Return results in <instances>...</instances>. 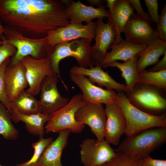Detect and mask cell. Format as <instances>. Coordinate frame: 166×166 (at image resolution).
I'll use <instances>...</instances> for the list:
<instances>
[{"label":"cell","instance_id":"obj_34","mask_svg":"<svg viewBox=\"0 0 166 166\" xmlns=\"http://www.w3.org/2000/svg\"><path fill=\"white\" fill-rule=\"evenodd\" d=\"M144 2L152 22L156 23L160 17L158 11V4L157 0H144Z\"/></svg>","mask_w":166,"mask_h":166},{"label":"cell","instance_id":"obj_26","mask_svg":"<svg viewBox=\"0 0 166 166\" xmlns=\"http://www.w3.org/2000/svg\"><path fill=\"white\" fill-rule=\"evenodd\" d=\"M138 58V56L136 55L123 63L114 61L104 65L102 68L112 67L118 69L121 72L122 76L125 80L128 92L132 90L135 84L138 83V73L136 69Z\"/></svg>","mask_w":166,"mask_h":166},{"label":"cell","instance_id":"obj_31","mask_svg":"<svg viewBox=\"0 0 166 166\" xmlns=\"http://www.w3.org/2000/svg\"><path fill=\"white\" fill-rule=\"evenodd\" d=\"M10 57L7 58L0 66V102L10 112V102L6 95L4 81V73L6 68L9 63Z\"/></svg>","mask_w":166,"mask_h":166},{"label":"cell","instance_id":"obj_21","mask_svg":"<svg viewBox=\"0 0 166 166\" xmlns=\"http://www.w3.org/2000/svg\"><path fill=\"white\" fill-rule=\"evenodd\" d=\"M70 132L67 129L59 133L57 138L45 149L38 163V166H63L61 158L64 149L68 144Z\"/></svg>","mask_w":166,"mask_h":166},{"label":"cell","instance_id":"obj_25","mask_svg":"<svg viewBox=\"0 0 166 166\" xmlns=\"http://www.w3.org/2000/svg\"><path fill=\"white\" fill-rule=\"evenodd\" d=\"M34 96L24 90L10 102V113L15 110L24 114L42 113V109L39 101Z\"/></svg>","mask_w":166,"mask_h":166},{"label":"cell","instance_id":"obj_30","mask_svg":"<svg viewBox=\"0 0 166 166\" xmlns=\"http://www.w3.org/2000/svg\"><path fill=\"white\" fill-rule=\"evenodd\" d=\"M143 159L117 153L114 158L101 166H143Z\"/></svg>","mask_w":166,"mask_h":166},{"label":"cell","instance_id":"obj_9","mask_svg":"<svg viewBox=\"0 0 166 166\" xmlns=\"http://www.w3.org/2000/svg\"><path fill=\"white\" fill-rule=\"evenodd\" d=\"M122 33L124 40L141 45L148 46L159 38L157 29L134 12L129 17Z\"/></svg>","mask_w":166,"mask_h":166},{"label":"cell","instance_id":"obj_8","mask_svg":"<svg viewBox=\"0 0 166 166\" xmlns=\"http://www.w3.org/2000/svg\"><path fill=\"white\" fill-rule=\"evenodd\" d=\"M81 161L84 166H101L109 161L117 152L104 139L86 138L80 145Z\"/></svg>","mask_w":166,"mask_h":166},{"label":"cell","instance_id":"obj_29","mask_svg":"<svg viewBox=\"0 0 166 166\" xmlns=\"http://www.w3.org/2000/svg\"><path fill=\"white\" fill-rule=\"evenodd\" d=\"M53 140L51 137L45 138L39 137L38 140L32 144L31 147L34 149L33 154L28 161L16 166H38V161L45 148Z\"/></svg>","mask_w":166,"mask_h":166},{"label":"cell","instance_id":"obj_16","mask_svg":"<svg viewBox=\"0 0 166 166\" xmlns=\"http://www.w3.org/2000/svg\"><path fill=\"white\" fill-rule=\"evenodd\" d=\"M96 23L95 43L91 46V57L94 65L101 66L107 50L114 42L117 36L110 25L105 23L103 19H98Z\"/></svg>","mask_w":166,"mask_h":166},{"label":"cell","instance_id":"obj_18","mask_svg":"<svg viewBox=\"0 0 166 166\" xmlns=\"http://www.w3.org/2000/svg\"><path fill=\"white\" fill-rule=\"evenodd\" d=\"M105 5L98 8L84 5L79 0L77 2L71 0L66 6V12L70 22L82 23L85 22L88 24L93 20L107 18L108 10Z\"/></svg>","mask_w":166,"mask_h":166},{"label":"cell","instance_id":"obj_24","mask_svg":"<svg viewBox=\"0 0 166 166\" xmlns=\"http://www.w3.org/2000/svg\"><path fill=\"white\" fill-rule=\"evenodd\" d=\"M166 52V42L159 39L140 52L137 55L138 73L145 69L150 65L156 64L159 58Z\"/></svg>","mask_w":166,"mask_h":166},{"label":"cell","instance_id":"obj_3","mask_svg":"<svg viewBox=\"0 0 166 166\" xmlns=\"http://www.w3.org/2000/svg\"><path fill=\"white\" fill-rule=\"evenodd\" d=\"M115 101L125 118L126 128L124 134L127 136L150 128L166 127L165 113L154 115L141 110L129 102L124 92H117Z\"/></svg>","mask_w":166,"mask_h":166},{"label":"cell","instance_id":"obj_10","mask_svg":"<svg viewBox=\"0 0 166 166\" xmlns=\"http://www.w3.org/2000/svg\"><path fill=\"white\" fill-rule=\"evenodd\" d=\"M75 118L79 123L89 126L97 140L105 139L106 117L103 104L86 103L77 109Z\"/></svg>","mask_w":166,"mask_h":166},{"label":"cell","instance_id":"obj_39","mask_svg":"<svg viewBox=\"0 0 166 166\" xmlns=\"http://www.w3.org/2000/svg\"><path fill=\"white\" fill-rule=\"evenodd\" d=\"M117 0H106V7L109 8V10H111L113 8Z\"/></svg>","mask_w":166,"mask_h":166},{"label":"cell","instance_id":"obj_32","mask_svg":"<svg viewBox=\"0 0 166 166\" xmlns=\"http://www.w3.org/2000/svg\"><path fill=\"white\" fill-rule=\"evenodd\" d=\"M17 51L16 47L6 41L3 35L2 43L0 45V66L7 58L13 56Z\"/></svg>","mask_w":166,"mask_h":166},{"label":"cell","instance_id":"obj_22","mask_svg":"<svg viewBox=\"0 0 166 166\" xmlns=\"http://www.w3.org/2000/svg\"><path fill=\"white\" fill-rule=\"evenodd\" d=\"M147 46L141 45L123 40L117 43H113L109 49L111 50L107 52L101 66L104 65L114 61L118 60L127 61Z\"/></svg>","mask_w":166,"mask_h":166},{"label":"cell","instance_id":"obj_33","mask_svg":"<svg viewBox=\"0 0 166 166\" xmlns=\"http://www.w3.org/2000/svg\"><path fill=\"white\" fill-rule=\"evenodd\" d=\"M157 26L159 38L166 42V4L161 9V14L157 22Z\"/></svg>","mask_w":166,"mask_h":166},{"label":"cell","instance_id":"obj_38","mask_svg":"<svg viewBox=\"0 0 166 166\" xmlns=\"http://www.w3.org/2000/svg\"><path fill=\"white\" fill-rule=\"evenodd\" d=\"M90 6H96L100 7L106 4V0H87Z\"/></svg>","mask_w":166,"mask_h":166},{"label":"cell","instance_id":"obj_15","mask_svg":"<svg viewBox=\"0 0 166 166\" xmlns=\"http://www.w3.org/2000/svg\"><path fill=\"white\" fill-rule=\"evenodd\" d=\"M105 109L106 117L105 140L110 144L117 146L126 129L125 118L115 101L105 104Z\"/></svg>","mask_w":166,"mask_h":166},{"label":"cell","instance_id":"obj_20","mask_svg":"<svg viewBox=\"0 0 166 166\" xmlns=\"http://www.w3.org/2000/svg\"><path fill=\"white\" fill-rule=\"evenodd\" d=\"M108 10L107 22L116 34L113 43H117L124 40L121 34L134 9L128 0H117L113 9Z\"/></svg>","mask_w":166,"mask_h":166},{"label":"cell","instance_id":"obj_17","mask_svg":"<svg viewBox=\"0 0 166 166\" xmlns=\"http://www.w3.org/2000/svg\"><path fill=\"white\" fill-rule=\"evenodd\" d=\"M69 73L70 74L87 77L92 83L96 84L101 88L104 87L107 89L126 93L128 91L126 85L116 81L100 65L85 68L75 65L70 68Z\"/></svg>","mask_w":166,"mask_h":166},{"label":"cell","instance_id":"obj_14","mask_svg":"<svg viewBox=\"0 0 166 166\" xmlns=\"http://www.w3.org/2000/svg\"><path fill=\"white\" fill-rule=\"evenodd\" d=\"M71 80L81 90L82 97L86 103L106 104L115 101L117 93L96 86L86 77L70 74Z\"/></svg>","mask_w":166,"mask_h":166},{"label":"cell","instance_id":"obj_11","mask_svg":"<svg viewBox=\"0 0 166 166\" xmlns=\"http://www.w3.org/2000/svg\"><path fill=\"white\" fill-rule=\"evenodd\" d=\"M96 22L83 25L82 23L70 22L66 26L50 31L47 36L50 46L69 42L79 38L92 41L95 36Z\"/></svg>","mask_w":166,"mask_h":166},{"label":"cell","instance_id":"obj_4","mask_svg":"<svg viewBox=\"0 0 166 166\" xmlns=\"http://www.w3.org/2000/svg\"><path fill=\"white\" fill-rule=\"evenodd\" d=\"M91 41L79 38L60 43L52 47L47 57L49 59L54 72L65 85L60 74L59 64L63 59L72 57L76 60L78 66L85 68L93 66L91 53Z\"/></svg>","mask_w":166,"mask_h":166},{"label":"cell","instance_id":"obj_23","mask_svg":"<svg viewBox=\"0 0 166 166\" xmlns=\"http://www.w3.org/2000/svg\"><path fill=\"white\" fill-rule=\"evenodd\" d=\"M12 121L15 123L22 121L30 133L39 137H43L45 133L44 124L47 122L49 115L42 113L24 114L15 110L10 113Z\"/></svg>","mask_w":166,"mask_h":166},{"label":"cell","instance_id":"obj_41","mask_svg":"<svg viewBox=\"0 0 166 166\" xmlns=\"http://www.w3.org/2000/svg\"><path fill=\"white\" fill-rule=\"evenodd\" d=\"M3 34L1 36H0V45L2 43V38Z\"/></svg>","mask_w":166,"mask_h":166},{"label":"cell","instance_id":"obj_13","mask_svg":"<svg viewBox=\"0 0 166 166\" xmlns=\"http://www.w3.org/2000/svg\"><path fill=\"white\" fill-rule=\"evenodd\" d=\"M25 67L26 75L29 87L27 92L34 96L38 95L44 78L47 76L55 73L48 57L38 59L28 56L21 61Z\"/></svg>","mask_w":166,"mask_h":166},{"label":"cell","instance_id":"obj_6","mask_svg":"<svg viewBox=\"0 0 166 166\" xmlns=\"http://www.w3.org/2000/svg\"><path fill=\"white\" fill-rule=\"evenodd\" d=\"M86 103L82 99L81 93L73 95L65 105L49 115L45 126V132L58 133L67 129L75 133L81 132L85 125L76 121L75 115L77 109Z\"/></svg>","mask_w":166,"mask_h":166},{"label":"cell","instance_id":"obj_7","mask_svg":"<svg viewBox=\"0 0 166 166\" xmlns=\"http://www.w3.org/2000/svg\"><path fill=\"white\" fill-rule=\"evenodd\" d=\"M159 89L153 86L137 83L132 89L126 93V96L134 106L146 113L159 115L166 109V99Z\"/></svg>","mask_w":166,"mask_h":166},{"label":"cell","instance_id":"obj_28","mask_svg":"<svg viewBox=\"0 0 166 166\" xmlns=\"http://www.w3.org/2000/svg\"><path fill=\"white\" fill-rule=\"evenodd\" d=\"M138 83L152 85L165 91L166 69L155 72L143 70L138 73Z\"/></svg>","mask_w":166,"mask_h":166},{"label":"cell","instance_id":"obj_27","mask_svg":"<svg viewBox=\"0 0 166 166\" xmlns=\"http://www.w3.org/2000/svg\"><path fill=\"white\" fill-rule=\"evenodd\" d=\"M11 121L10 113L0 102V135L9 140L16 139L19 134Z\"/></svg>","mask_w":166,"mask_h":166},{"label":"cell","instance_id":"obj_40","mask_svg":"<svg viewBox=\"0 0 166 166\" xmlns=\"http://www.w3.org/2000/svg\"><path fill=\"white\" fill-rule=\"evenodd\" d=\"M4 31V25H2V23L0 19V36L3 35Z\"/></svg>","mask_w":166,"mask_h":166},{"label":"cell","instance_id":"obj_19","mask_svg":"<svg viewBox=\"0 0 166 166\" xmlns=\"http://www.w3.org/2000/svg\"><path fill=\"white\" fill-rule=\"evenodd\" d=\"M4 81L6 95L10 102L28 85L25 68L21 61L12 65H8L4 73Z\"/></svg>","mask_w":166,"mask_h":166},{"label":"cell","instance_id":"obj_2","mask_svg":"<svg viewBox=\"0 0 166 166\" xmlns=\"http://www.w3.org/2000/svg\"><path fill=\"white\" fill-rule=\"evenodd\" d=\"M166 141V127L147 129L127 136L119 143L117 153L143 158Z\"/></svg>","mask_w":166,"mask_h":166},{"label":"cell","instance_id":"obj_35","mask_svg":"<svg viewBox=\"0 0 166 166\" xmlns=\"http://www.w3.org/2000/svg\"><path fill=\"white\" fill-rule=\"evenodd\" d=\"M128 1L132 6L134 9L136 11V14L138 15L150 24L152 22L148 14L145 12L143 9L140 0Z\"/></svg>","mask_w":166,"mask_h":166},{"label":"cell","instance_id":"obj_37","mask_svg":"<svg viewBox=\"0 0 166 166\" xmlns=\"http://www.w3.org/2000/svg\"><path fill=\"white\" fill-rule=\"evenodd\" d=\"M166 69V52L162 59L157 62L155 65L148 70L151 71H159Z\"/></svg>","mask_w":166,"mask_h":166},{"label":"cell","instance_id":"obj_12","mask_svg":"<svg viewBox=\"0 0 166 166\" xmlns=\"http://www.w3.org/2000/svg\"><path fill=\"white\" fill-rule=\"evenodd\" d=\"M58 75L54 73L46 76L41 84L39 100L42 113L49 115L65 105L69 101L66 97H63L57 88Z\"/></svg>","mask_w":166,"mask_h":166},{"label":"cell","instance_id":"obj_42","mask_svg":"<svg viewBox=\"0 0 166 166\" xmlns=\"http://www.w3.org/2000/svg\"><path fill=\"white\" fill-rule=\"evenodd\" d=\"M0 166H2L1 164H0Z\"/></svg>","mask_w":166,"mask_h":166},{"label":"cell","instance_id":"obj_1","mask_svg":"<svg viewBox=\"0 0 166 166\" xmlns=\"http://www.w3.org/2000/svg\"><path fill=\"white\" fill-rule=\"evenodd\" d=\"M2 24L34 39L70 23L62 0H0Z\"/></svg>","mask_w":166,"mask_h":166},{"label":"cell","instance_id":"obj_36","mask_svg":"<svg viewBox=\"0 0 166 166\" xmlns=\"http://www.w3.org/2000/svg\"><path fill=\"white\" fill-rule=\"evenodd\" d=\"M143 166H166V160L156 159L148 156L143 159Z\"/></svg>","mask_w":166,"mask_h":166},{"label":"cell","instance_id":"obj_5","mask_svg":"<svg viewBox=\"0 0 166 166\" xmlns=\"http://www.w3.org/2000/svg\"><path fill=\"white\" fill-rule=\"evenodd\" d=\"M4 26L3 34L6 40L13 45L17 50L15 54L10 58L9 65H15L28 56L38 59L47 57L52 46L49 43L47 36L42 38H31L11 27L4 25Z\"/></svg>","mask_w":166,"mask_h":166}]
</instances>
